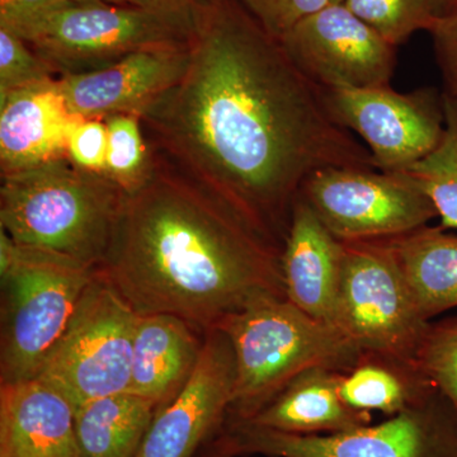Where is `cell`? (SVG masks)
<instances>
[{
	"instance_id": "6da1fadb",
	"label": "cell",
	"mask_w": 457,
	"mask_h": 457,
	"mask_svg": "<svg viewBox=\"0 0 457 457\" xmlns=\"http://www.w3.org/2000/svg\"><path fill=\"white\" fill-rule=\"evenodd\" d=\"M153 152L227 200L284 249L303 182L376 170L326 92L237 0H209L177 82L141 114Z\"/></svg>"
},
{
	"instance_id": "7a4b0ae2",
	"label": "cell",
	"mask_w": 457,
	"mask_h": 457,
	"mask_svg": "<svg viewBox=\"0 0 457 457\" xmlns=\"http://www.w3.org/2000/svg\"><path fill=\"white\" fill-rule=\"evenodd\" d=\"M98 270L137 314L174 315L201 332L286 297L282 246L155 152L149 176L123 198Z\"/></svg>"
},
{
	"instance_id": "3957f363",
	"label": "cell",
	"mask_w": 457,
	"mask_h": 457,
	"mask_svg": "<svg viewBox=\"0 0 457 457\" xmlns=\"http://www.w3.org/2000/svg\"><path fill=\"white\" fill-rule=\"evenodd\" d=\"M125 195L104 171L83 170L62 156L2 174L0 228L23 248L98 270Z\"/></svg>"
},
{
	"instance_id": "277c9868",
	"label": "cell",
	"mask_w": 457,
	"mask_h": 457,
	"mask_svg": "<svg viewBox=\"0 0 457 457\" xmlns=\"http://www.w3.org/2000/svg\"><path fill=\"white\" fill-rule=\"evenodd\" d=\"M236 357V385L228 418L253 416L306 370L348 371L362 352L326 321L288 302L269 297L219 324Z\"/></svg>"
},
{
	"instance_id": "5b68a950",
	"label": "cell",
	"mask_w": 457,
	"mask_h": 457,
	"mask_svg": "<svg viewBox=\"0 0 457 457\" xmlns=\"http://www.w3.org/2000/svg\"><path fill=\"white\" fill-rule=\"evenodd\" d=\"M207 2L159 7L77 3L46 21L27 44L55 69L57 77L88 73L137 51L187 46Z\"/></svg>"
},
{
	"instance_id": "8992f818",
	"label": "cell",
	"mask_w": 457,
	"mask_h": 457,
	"mask_svg": "<svg viewBox=\"0 0 457 457\" xmlns=\"http://www.w3.org/2000/svg\"><path fill=\"white\" fill-rule=\"evenodd\" d=\"M213 453L230 457H457V411L440 389L378 425L293 435L228 418Z\"/></svg>"
},
{
	"instance_id": "52a82bcc",
	"label": "cell",
	"mask_w": 457,
	"mask_h": 457,
	"mask_svg": "<svg viewBox=\"0 0 457 457\" xmlns=\"http://www.w3.org/2000/svg\"><path fill=\"white\" fill-rule=\"evenodd\" d=\"M96 272L68 258L18 245L13 263L0 273L2 384L37 375Z\"/></svg>"
},
{
	"instance_id": "ba28073f",
	"label": "cell",
	"mask_w": 457,
	"mask_h": 457,
	"mask_svg": "<svg viewBox=\"0 0 457 457\" xmlns=\"http://www.w3.org/2000/svg\"><path fill=\"white\" fill-rule=\"evenodd\" d=\"M137 318L97 270L35 378L62 393L74 411L90 400L128 392Z\"/></svg>"
},
{
	"instance_id": "9c48e42d",
	"label": "cell",
	"mask_w": 457,
	"mask_h": 457,
	"mask_svg": "<svg viewBox=\"0 0 457 457\" xmlns=\"http://www.w3.org/2000/svg\"><path fill=\"white\" fill-rule=\"evenodd\" d=\"M335 327L362 353L417 362L431 321L420 314L384 239L342 242Z\"/></svg>"
},
{
	"instance_id": "30bf717a",
	"label": "cell",
	"mask_w": 457,
	"mask_h": 457,
	"mask_svg": "<svg viewBox=\"0 0 457 457\" xmlns=\"http://www.w3.org/2000/svg\"><path fill=\"white\" fill-rule=\"evenodd\" d=\"M300 196L339 242L390 239L438 218L429 197L403 171L326 168L306 179Z\"/></svg>"
},
{
	"instance_id": "8fae6325",
	"label": "cell",
	"mask_w": 457,
	"mask_h": 457,
	"mask_svg": "<svg viewBox=\"0 0 457 457\" xmlns=\"http://www.w3.org/2000/svg\"><path fill=\"white\" fill-rule=\"evenodd\" d=\"M324 92L336 121L363 140L376 170H408L444 137V93L433 87L408 93L392 86Z\"/></svg>"
},
{
	"instance_id": "7c38bea8",
	"label": "cell",
	"mask_w": 457,
	"mask_h": 457,
	"mask_svg": "<svg viewBox=\"0 0 457 457\" xmlns=\"http://www.w3.org/2000/svg\"><path fill=\"white\" fill-rule=\"evenodd\" d=\"M279 42L294 64L321 89L392 86L396 46L345 3H330Z\"/></svg>"
},
{
	"instance_id": "4fadbf2b",
	"label": "cell",
	"mask_w": 457,
	"mask_h": 457,
	"mask_svg": "<svg viewBox=\"0 0 457 457\" xmlns=\"http://www.w3.org/2000/svg\"><path fill=\"white\" fill-rule=\"evenodd\" d=\"M236 357L224 332H204L196 370L171 402L159 408L134 457H192L227 422Z\"/></svg>"
},
{
	"instance_id": "5bb4252c",
	"label": "cell",
	"mask_w": 457,
	"mask_h": 457,
	"mask_svg": "<svg viewBox=\"0 0 457 457\" xmlns=\"http://www.w3.org/2000/svg\"><path fill=\"white\" fill-rule=\"evenodd\" d=\"M188 46L137 51L98 71L60 75L57 83L78 119L107 120L116 114L141 117L182 75Z\"/></svg>"
},
{
	"instance_id": "9a60e30c",
	"label": "cell",
	"mask_w": 457,
	"mask_h": 457,
	"mask_svg": "<svg viewBox=\"0 0 457 457\" xmlns=\"http://www.w3.org/2000/svg\"><path fill=\"white\" fill-rule=\"evenodd\" d=\"M80 121L56 79L0 96V170L16 173L68 156Z\"/></svg>"
},
{
	"instance_id": "2e32d148",
	"label": "cell",
	"mask_w": 457,
	"mask_h": 457,
	"mask_svg": "<svg viewBox=\"0 0 457 457\" xmlns=\"http://www.w3.org/2000/svg\"><path fill=\"white\" fill-rule=\"evenodd\" d=\"M74 416L41 378L0 384V457H79Z\"/></svg>"
},
{
	"instance_id": "e0dca14e",
	"label": "cell",
	"mask_w": 457,
	"mask_h": 457,
	"mask_svg": "<svg viewBox=\"0 0 457 457\" xmlns=\"http://www.w3.org/2000/svg\"><path fill=\"white\" fill-rule=\"evenodd\" d=\"M342 257V242L329 233L299 195L282 249L286 299L333 327Z\"/></svg>"
},
{
	"instance_id": "ac0fdd59",
	"label": "cell",
	"mask_w": 457,
	"mask_h": 457,
	"mask_svg": "<svg viewBox=\"0 0 457 457\" xmlns=\"http://www.w3.org/2000/svg\"><path fill=\"white\" fill-rule=\"evenodd\" d=\"M204 339V332L174 315H139L128 392L164 407L196 370Z\"/></svg>"
},
{
	"instance_id": "d6986e66",
	"label": "cell",
	"mask_w": 457,
	"mask_h": 457,
	"mask_svg": "<svg viewBox=\"0 0 457 457\" xmlns=\"http://www.w3.org/2000/svg\"><path fill=\"white\" fill-rule=\"evenodd\" d=\"M342 372L327 368L297 375L246 422L293 435H332L371 425L372 414L352 409L339 395Z\"/></svg>"
},
{
	"instance_id": "ffe728a7",
	"label": "cell",
	"mask_w": 457,
	"mask_h": 457,
	"mask_svg": "<svg viewBox=\"0 0 457 457\" xmlns=\"http://www.w3.org/2000/svg\"><path fill=\"white\" fill-rule=\"evenodd\" d=\"M384 240L426 320L457 308V234L429 224Z\"/></svg>"
},
{
	"instance_id": "44dd1931",
	"label": "cell",
	"mask_w": 457,
	"mask_h": 457,
	"mask_svg": "<svg viewBox=\"0 0 457 457\" xmlns=\"http://www.w3.org/2000/svg\"><path fill=\"white\" fill-rule=\"evenodd\" d=\"M436 390L418 362L384 354H361L339 378V395L348 407L387 418L420 404Z\"/></svg>"
},
{
	"instance_id": "7402d4cb",
	"label": "cell",
	"mask_w": 457,
	"mask_h": 457,
	"mask_svg": "<svg viewBox=\"0 0 457 457\" xmlns=\"http://www.w3.org/2000/svg\"><path fill=\"white\" fill-rule=\"evenodd\" d=\"M158 411L153 400L129 392L80 405L74 416L79 457H134Z\"/></svg>"
},
{
	"instance_id": "603a6c76",
	"label": "cell",
	"mask_w": 457,
	"mask_h": 457,
	"mask_svg": "<svg viewBox=\"0 0 457 457\" xmlns=\"http://www.w3.org/2000/svg\"><path fill=\"white\" fill-rule=\"evenodd\" d=\"M445 132L438 146L403 170L435 204L442 228L457 230V98L444 92Z\"/></svg>"
},
{
	"instance_id": "cb8c5ba5",
	"label": "cell",
	"mask_w": 457,
	"mask_h": 457,
	"mask_svg": "<svg viewBox=\"0 0 457 457\" xmlns=\"http://www.w3.org/2000/svg\"><path fill=\"white\" fill-rule=\"evenodd\" d=\"M108 131V152L104 173L130 194L143 185L153 164V152L139 116L116 114L104 120Z\"/></svg>"
},
{
	"instance_id": "d4e9b609",
	"label": "cell",
	"mask_w": 457,
	"mask_h": 457,
	"mask_svg": "<svg viewBox=\"0 0 457 457\" xmlns=\"http://www.w3.org/2000/svg\"><path fill=\"white\" fill-rule=\"evenodd\" d=\"M343 3L396 47L414 33L428 32L438 17V0H345Z\"/></svg>"
},
{
	"instance_id": "484cf974",
	"label": "cell",
	"mask_w": 457,
	"mask_h": 457,
	"mask_svg": "<svg viewBox=\"0 0 457 457\" xmlns=\"http://www.w3.org/2000/svg\"><path fill=\"white\" fill-rule=\"evenodd\" d=\"M417 362L457 411V315L431 321Z\"/></svg>"
},
{
	"instance_id": "4316f807",
	"label": "cell",
	"mask_w": 457,
	"mask_h": 457,
	"mask_svg": "<svg viewBox=\"0 0 457 457\" xmlns=\"http://www.w3.org/2000/svg\"><path fill=\"white\" fill-rule=\"evenodd\" d=\"M56 78L55 69L25 40L0 29V96Z\"/></svg>"
},
{
	"instance_id": "83f0119b",
	"label": "cell",
	"mask_w": 457,
	"mask_h": 457,
	"mask_svg": "<svg viewBox=\"0 0 457 457\" xmlns=\"http://www.w3.org/2000/svg\"><path fill=\"white\" fill-rule=\"evenodd\" d=\"M243 9L276 40L284 38L297 23L326 8L333 0H237Z\"/></svg>"
},
{
	"instance_id": "f1b7e54d",
	"label": "cell",
	"mask_w": 457,
	"mask_h": 457,
	"mask_svg": "<svg viewBox=\"0 0 457 457\" xmlns=\"http://www.w3.org/2000/svg\"><path fill=\"white\" fill-rule=\"evenodd\" d=\"M74 4L73 0H0V29L27 42L51 17Z\"/></svg>"
},
{
	"instance_id": "f546056e",
	"label": "cell",
	"mask_w": 457,
	"mask_h": 457,
	"mask_svg": "<svg viewBox=\"0 0 457 457\" xmlns=\"http://www.w3.org/2000/svg\"><path fill=\"white\" fill-rule=\"evenodd\" d=\"M108 131L104 120H80L68 141V156L83 170H106Z\"/></svg>"
},
{
	"instance_id": "4dcf8cb0",
	"label": "cell",
	"mask_w": 457,
	"mask_h": 457,
	"mask_svg": "<svg viewBox=\"0 0 457 457\" xmlns=\"http://www.w3.org/2000/svg\"><path fill=\"white\" fill-rule=\"evenodd\" d=\"M444 92L457 98V7L437 17L428 31Z\"/></svg>"
},
{
	"instance_id": "1f68e13d",
	"label": "cell",
	"mask_w": 457,
	"mask_h": 457,
	"mask_svg": "<svg viewBox=\"0 0 457 457\" xmlns=\"http://www.w3.org/2000/svg\"><path fill=\"white\" fill-rule=\"evenodd\" d=\"M102 2L113 5H129V7H159V5L188 2V0H102Z\"/></svg>"
},
{
	"instance_id": "d6a6232c",
	"label": "cell",
	"mask_w": 457,
	"mask_h": 457,
	"mask_svg": "<svg viewBox=\"0 0 457 457\" xmlns=\"http://www.w3.org/2000/svg\"><path fill=\"white\" fill-rule=\"evenodd\" d=\"M457 7V0H438V17Z\"/></svg>"
},
{
	"instance_id": "836d02e7",
	"label": "cell",
	"mask_w": 457,
	"mask_h": 457,
	"mask_svg": "<svg viewBox=\"0 0 457 457\" xmlns=\"http://www.w3.org/2000/svg\"><path fill=\"white\" fill-rule=\"evenodd\" d=\"M78 4H93V3H104L102 0H73Z\"/></svg>"
},
{
	"instance_id": "e575fe53",
	"label": "cell",
	"mask_w": 457,
	"mask_h": 457,
	"mask_svg": "<svg viewBox=\"0 0 457 457\" xmlns=\"http://www.w3.org/2000/svg\"><path fill=\"white\" fill-rule=\"evenodd\" d=\"M212 457H230V456L221 455V453H213V455Z\"/></svg>"
},
{
	"instance_id": "d590c367",
	"label": "cell",
	"mask_w": 457,
	"mask_h": 457,
	"mask_svg": "<svg viewBox=\"0 0 457 457\" xmlns=\"http://www.w3.org/2000/svg\"><path fill=\"white\" fill-rule=\"evenodd\" d=\"M345 0H333V3H343Z\"/></svg>"
}]
</instances>
